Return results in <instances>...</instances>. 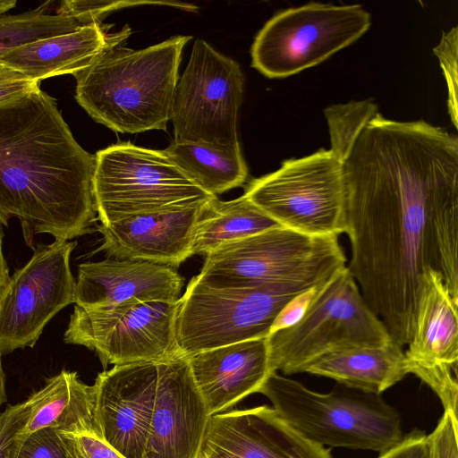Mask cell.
Here are the masks:
<instances>
[{
    "mask_svg": "<svg viewBox=\"0 0 458 458\" xmlns=\"http://www.w3.org/2000/svg\"><path fill=\"white\" fill-rule=\"evenodd\" d=\"M341 163L347 268L403 347L426 271L439 272L458 301V139L423 120L398 122L377 113Z\"/></svg>",
    "mask_w": 458,
    "mask_h": 458,
    "instance_id": "6da1fadb",
    "label": "cell"
},
{
    "mask_svg": "<svg viewBox=\"0 0 458 458\" xmlns=\"http://www.w3.org/2000/svg\"><path fill=\"white\" fill-rule=\"evenodd\" d=\"M94 168L95 156L39 88L0 103V221L18 219L29 247L38 234L70 241L89 232Z\"/></svg>",
    "mask_w": 458,
    "mask_h": 458,
    "instance_id": "7a4b0ae2",
    "label": "cell"
},
{
    "mask_svg": "<svg viewBox=\"0 0 458 458\" xmlns=\"http://www.w3.org/2000/svg\"><path fill=\"white\" fill-rule=\"evenodd\" d=\"M189 36L143 49L121 44L100 52L75 72V99L97 123L122 133L166 130L182 53Z\"/></svg>",
    "mask_w": 458,
    "mask_h": 458,
    "instance_id": "3957f363",
    "label": "cell"
},
{
    "mask_svg": "<svg viewBox=\"0 0 458 458\" xmlns=\"http://www.w3.org/2000/svg\"><path fill=\"white\" fill-rule=\"evenodd\" d=\"M338 236H315L284 226L233 241L206 256L196 279L216 288L324 283L346 265Z\"/></svg>",
    "mask_w": 458,
    "mask_h": 458,
    "instance_id": "277c9868",
    "label": "cell"
},
{
    "mask_svg": "<svg viewBox=\"0 0 458 458\" xmlns=\"http://www.w3.org/2000/svg\"><path fill=\"white\" fill-rule=\"evenodd\" d=\"M258 393L297 432L322 446L382 454L403 437L400 414L378 394H319L276 371Z\"/></svg>",
    "mask_w": 458,
    "mask_h": 458,
    "instance_id": "5b68a950",
    "label": "cell"
},
{
    "mask_svg": "<svg viewBox=\"0 0 458 458\" xmlns=\"http://www.w3.org/2000/svg\"><path fill=\"white\" fill-rule=\"evenodd\" d=\"M267 338L272 371L285 375L303 373L311 361L332 352L393 340L347 267L323 284L297 324Z\"/></svg>",
    "mask_w": 458,
    "mask_h": 458,
    "instance_id": "8992f818",
    "label": "cell"
},
{
    "mask_svg": "<svg viewBox=\"0 0 458 458\" xmlns=\"http://www.w3.org/2000/svg\"><path fill=\"white\" fill-rule=\"evenodd\" d=\"M92 191L103 225L138 215L188 208L215 197L198 186L164 150L130 142L97 152Z\"/></svg>",
    "mask_w": 458,
    "mask_h": 458,
    "instance_id": "52a82bcc",
    "label": "cell"
},
{
    "mask_svg": "<svg viewBox=\"0 0 458 458\" xmlns=\"http://www.w3.org/2000/svg\"><path fill=\"white\" fill-rule=\"evenodd\" d=\"M303 284H267L251 288H216L196 279L179 299L174 334L180 353L265 338L284 306L310 288Z\"/></svg>",
    "mask_w": 458,
    "mask_h": 458,
    "instance_id": "ba28073f",
    "label": "cell"
},
{
    "mask_svg": "<svg viewBox=\"0 0 458 458\" xmlns=\"http://www.w3.org/2000/svg\"><path fill=\"white\" fill-rule=\"evenodd\" d=\"M243 195L281 226L315 236L345 233L342 163L330 149L284 161L251 180Z\"/></svg>",
    "mask_w": 458,
    "mask_h": 458,
    "instance_id": "9c48e42d",
    "label": "cell"
},
{
    "mask_svg": "<svg viewBox=\"0 0 458 458\" xmlns=\"http://www.w3.org/2000/svg\"><path fill=\"white\" fill-rule=\"evenodd\" d=\"M370 25L359 4L309 3L281 11L257 34L251 65L271 79L296 74L352 44Z\"/></svg>",
    "mask_w": 458,
    "mask_h": 458,
    "instance_id": "30bf717a",
    "label": "cell"
},
{
    "mask_svg": "<svg viewBox=\"0 0 458 458\" xmlns=\"http://www.w3.org/2000/svg\"><path fill=\"white\" fill-rule=\"evenodd\" d=\"M244 77L234 60L196 39L174 90L171 120L174 142L216 149L241 148L237 133Z\"/></svg>",
    "mask_w": 458,
    "mask_h": 458,
    "instance_id": "8fae6325",
    "label": "cell"
},
{
    "mask_svg": "<svg viewBox=\"0 0 458 458\" xmlns=\"http://www.w3.org/2000/svg\"><path fill=\"white\" fill-rule=\"evenodd\" d=\"M178 303L130 300L94 309L74 305L64 341L93 351L104 368L170 357L180 353L174 334Z\"/></svg>",
    "mask_w": 458,
    "mask_h": 458,
    "instance_id": "7c38bea8",
    "label": "cell"
},
{
    "mask_svg": "<svg viewBox=\"0 0 458 458\" xmlns=\"http://www.w3.org/2000/svg\"><path fill=\"white\" fill-rule=\"evenodd\" d=\"M76 241L55 240L34 248L30 259L10 276L0 296V353L32 348L47 324L73 303L70 259Z\"/></svg>",
    "mask_w": 458,
    "mask_h": 458,
    "instance_id": "4fadbf2b",
    "label": "cell"
},
{
    "mask_svg": "<svg viewBox=\"0 0 458 458\" xmlns=\"http://www.w3.org/2000/svg\"><path fill=\"white\" fill-rule=\"evenodd\" d=\"M458 301L442 275L426 271L420 278L414 326L404 352L408 374L427 384L445 411L457 415Z\"/></svg>",
    "mask_w": 458,
    "mask_h": 458,
    "instance_id": "5bb4252c",
    "label": "cell"
},
{
    "mask_svg": "<svg viewBox=\"0 0 458 458\" xmlns=\"http://www.w3.org/2000/svg\"><path fill=\"white\" fill-rule=\"evenodd\" d=\"M160 360L114 365L92 385L97 432L125 458L143 457Z\"/></svg>",
    "mask_w": 458,
    "mask_h": 458,
    "instance_id": "9a60e30c",
    "label": "cell"
},
{
    "mask_svg": "<svg viewBox=\"0 0 458 458\" xmlns=\"http://www.w3.org/2000/svg\"><path fill=\"white\" fill-rule=\"evenodd\" d=\"M211 415L182 353L160 360L142 458H199Z\"/></svg>",
    "mask_w": 458,
    "mask_h": 458,
    "instance_id": "2e32d148",
    "label": "cell"
},
{
    "mask_svg": "<svg viewBox=\"0 0 458 458\" xmlns=\"http://www.w3.org/2000/svg\"><path fill=\"white\" fill-rule=\"evenodd\" d=\"M199 458H333L267 405L212 415Z\"/></svg>",
    "mask_w": 458,
    "mask_h": 458,
    "instance_id": "e0dca14e",
    "label": "cell"
},
{
    "mask_svg": "<svg viewBox=\"0 0 458 458\" xmlns=\"http://www.w3.org/2000/svg\"><path fill=\"white\" fill-rule=\"evenodd\" d=\"M182 284L183 278L172 267L108 257L79 265L73 304L94 309L130 300L174 302Z\"/></svg>",
    "mask_w": 458,
    "mask_h": 458,
    "instance_id": "ac0fdd59",
    "label": "cell"
},
{
    "mask_svg": "<svg viewBox=\"0 0 458 458\" xmlns=\"http://www.w3.org/2000/svg\"><path fill=\"white\" fill-rule=\"evenodd\" d=\"M202 204L99 225L97 228L102 235V244L98 251L106 252L109 258L176 268L192 256L194 230Z\"/></svg>",
    "mask_w": 458,
    "mask_h": 458,
    "instance_id": "d6986e66",
    "label": "cell"
},
{
    "mask_svg": "<svg viewBox=\"0 0 458 458\" xmlns=\"http://www.w3.org/2000/svg\"><path fill=\"white\" fill-rule=\"evenodd\" d=\"M187 359L193 380L211 416L258 393L274 372L267 337L206 350Z\"/></svg>",
    "mask_w": 458,
    "mask_h": 458,
    "instance_id": "ffe728a7",
    "label": "cell"
},
{
    "mask_svg": "<svg viewBox=\"0 0 458 458\" xmlns=\"http://www.w3.org/2000/svg\"><path fill=\"white\" fill-rule=\"evenodd\" d=\"M110 27L92 23L72 32L26 43L1 55L0 63L38 83L56 75H73L105 48L123 43L131 33L129 26L109 33Z\"/></svg>",
    "mask_w": 458,
    "mask_h": 458,
    "instance_id": "44dd1931",
    "label": "cell"
},
{
    "mask_svg": "<svg viewBox=\"0 0 458 458\" xmlns=\"http://www.w3.org/2000/svg\"><path fill=\"white\" fill-rule=\"evenodd\" d=\"M303 372L327 377L356 390L380 394L407 374L403 347L391 340L381 346H365L327 353Z\"/></svg>",
    "mask_w": 458,
    "mask_h": 458,
    "instance_id": "7402d4cb",
    "label": "cell"
},
{
    "mask_svg": "<svg viewBox=\"0 0 458 458\" xmlns=\"http://www.w3.org/2000/svg\"><path fill=\"white\" fill-rule=\"evenodd\" d=\"M31 408L25 434L51 428L59 432H92L94 418L92 386L82 382L76 371L63 369L27 399Z\"/></svg>",
    "mask_w": 458,
    "mask_h": 458,
    "instance_id": "603a6c76",
    "label": "cell"
},
{
    "mask_svg": "<svg viewBox=\"0 0 458 458\" xmlns=\"http://www.w3.org/2000/svg\"><path fill=\"white\" fill-rule=\"evenodd\" d=\"M278 226L244 195L228 201L215 196L200 208L191 252L207 256L223 244Z\"/></svg>",
    "mask_w": 458,
    "mask_h": 458,
    "instance_id": "cb8c5ba5",
    "label": "cell"
},
{
    "mask_svg": "<svg viewBox=\"0 0 458 458\" xmlns=\"http://www.w3.org/2000/svg\"><path fill=\"white\" fill-rule=\"evenodd\" d=\"M164 152L203 191L216 196L243 185L248 167L241 148L216 149L173 141Z\"/></svg>",
    "mask_w": 458,
    "mask_h": 458,
    "instance_id": "d4e9b609",
    "label": "cell"
},
{
    "mask_svg": "<svg viewBox=\"0 0 458 458\" xmlns=\"http://www.w3.org/2000/svg\"><path fill=\"white\" fill-rule=\"evenodd\" d=\"M50 2L18 14H0V55L19 46L76 30L81 25L47 13Z\"/></svg>",
    "mask_w": 458,
    "mask_h": 458,
    "instance_id": "484cf974",
    "label": "cell"
},
{
    "mask_svg": "<svg viewBox=\"0 0 458 458\" xmlns=\"http://www.w3.org/2000/svg\"><path fill=\"white\" fill-rule=\"evenodd\" d=\"M324 113L330 135L329 149L342 161L360 131L378 110L373 101L360 100L331 105Z\"/></svg>",
    "mask_w": 458,
    "mask_h": 458,
    "instance_id": "4316f807",
    "label": "cell"
},
{
    "mask_svg": "<svg viewBox=\"0 0 458 458\" xmlns=\"http://www.w3.org/2000/svg\"><path fill=\"white\" fill-rule=\"evenodd\" d=\"M148 4H166L189 12H195L197 9L194 4L180 2L64 0L61 2L56 13L72 18L83 26L101 23L107 14L118 9Z\"/></svg>",
    "mask_w": 458,
    "mask_h": 458,
    "instance_id": "83f0119b",
    "label": "cell"
},
{
    "mask_svg": "<svg viewBox=\"0 0 458 458\" xmlns=\"http://www.w3.org/2000/svg\"><path fill=\"white\" fill-rule=\"evenodd\" d=\"M31 417L27 400L0 411V458H17Z\"/></svg>",
    "mask_w": 458,
    "mask_h": 458,
    "instance_id": "f1b7e54d",
    "label": "cell"
},
{
    "mask_svg": "<svg viewBox=\"0 0 458 458\" xmlns=\"http://www.w3.org/2000/svg\"><path fill=\"white\" fill-rule=\"evenodd\" d=\"M458 29L454 27L442 34L439 43L433 49L445 78L448 91V112L454 127L458 126V82H457Z\"/></svg>",
    "mask_w": 458,
    "mask_h": 458,
    "instance_id": "f546056e",
    "label": "cell"
},
{
    "mask_svg": "<svg viewBox=\"0 0 458 458\" xmlns=\"http://www.w3.org/2000/svg\"><path fill=\"white\" fill-rule=\"evenodd\" d=\"M68 458H125L98 434L92 432H59Z\"/></svg>",
    "mask_w": 458,
    "mask_h": 458,
    "instance_id": "4dcf8cb0",
    "label": "cell"
},
{
    "mask_svg": "<svg viewBox=\"0 0 458 458\" xmlns=\"http://www.w3.org/2000/svg\"><path fill=\"white\" fill-rule=\"evenodd\" d=\"M17 458H68L58 431L44 428L23 441Z\"/></svg>",
    "mask_w": 458,
    "mask_h": 458,
    "instance_id": "1f68e13d",
    "label": "cell"
},
{
    "mask_svg": "<svg viewBox=\"0 0 458 458\" xmlns=\"http://www.w3.org/2000/svg\"><path fill=\"white\" fill-rule=\"evenodd\" d=\"M457 415L445 411L436 428L427 436L431 458H458Z\"/></svg>",
    "mask_w": 458,
    "mask_h": 458,
    "instance_id": "d6a6232c",
    "label": "cell"
},
{
    "mask_svg": "<svg viewBox=\"0 0 458 458\" xmlns=\"http://www.w3.org/2000/svg\"><path fill=\"white\" fill-rule=\"evenodd\" d=\"M326 282L312 286L291 299L276 316L270 327L269 335L297 324L303 318Z\"/></svg>",
    "mask_w": 458,
    "mask_h": 458,
    "instance_id": "836d02e7",
    "label": "cell"
},
{
    "mask_svg": "<svg viewBox=\"0 0 458 458\" xmlns=\"http://www.w3.org/2000/svg\"><path fill=\"white\" fill-rule=\"evenodd\" d=\"M378 458H431L427 435L414 429Z\"/></svg>",
    "mask_w": 458,
    "mask_h": 458,
    "instance_id": "e575fe53",
    "label": "cell"
},
{
    "mask_svg": "<svg viewBox=\"0 0 458 458\" xmlns=\"http://www.w3.org/2000/svg\"><path fill=\"white\" fill-rule=\"evenodd\" d=\"M39 83L0 63V103L39 88Z\"/></svg>",
    "mask_w": 458,
    "mask_h": 458,
    "instance_id": "d590c367",
    "label": "cell"
},
{
    "mask_svg": "<svg viewBox=\"0 0 458 458\" xmlns=\"http://www.w3.org/2000/svg\"><path fill=\"white\" fill-rule=\"evenodd\" d=\"M3 226L4 225L0 221V296L4 291L11 276L9 275L6 259L3 252V239L4 235Z\"/></svg>",
    "mask_w": 458,
    "mask_h": 458,
    "instance_id": "8d00e7d4",
    "label": "cell"
},
{
    "mask_svg": "<svg viewBox=\"0 0 458 458\" xmlns=\"http://www.w3.org/2000/svg\"><path fill=\"white\" fill-rule=\"evenodd\" d=\"M6 402L5 375L2 366V354L0 353V409Z\"/></svg>",
    "mask_w": 458,
    "mask_h": 458,
    "instance_id": "74e56055",
    "label": "cell"
},
{
    "mask_svg": "<svg viewBox=\"0 0 458 458\" xmlns=\"http://www.w3.org/2000/svg\"><path fill=\"white\" fill-rule=\"evenodd\" d=\"M15 0H0V14H4L16 5Z\"/></svg>",
    "mask_w": 458,
    "mask_h": 458,
    "instance_id": "f35d334b",
    "label": "cell"
}]
</instances>
